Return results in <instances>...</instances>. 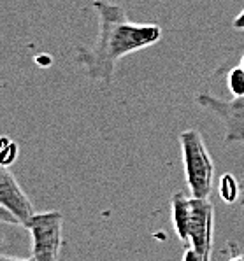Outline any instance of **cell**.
Instances as JSON below:
<instances>
[{
	"label": "cell",
	"instance_id": "1",
	"mask_svg": "<svg viewBox=\"0 0 244 261\" xmlns=\"http://www.w3.org/2000/svg\"><path fill=\"white\" fill-rule=\"evenodd\" d=\"M99 16V35L91 47H78L76 62L91 81L111 83L121 58L155 46L162 39L157 23L130 21L127 11L118 4L95 0L91 4Z\"/></svg>",
	"mask_w": 244,
	"mask_h": 261
},
{
	"label": "cell",
	"instance_id": "2",
	"mask_svg": "<svg viewBox=\"0 0 244 261\" xmlns=\"http://www.w3.org/2000/svg\"><path fill=\"white\" fill-rule=\"evenodd\" d=\"M181 158L185 165L186 184L193 198H209L213 190L214 163L199 130H185L179 134Z\"/></svg>",
	"mask_w": 244,
	"mask_h": 261
},
{
	"label": "cell",
	"instance_id": "3",
	"mask_svg": "<svg viewBox=\"0 0 244 261\" xmlns=\"http://www.w3.org/2000/svg\"><path fill=\"white\" fill-rule=\"evenodd\" d=\"M25 230L32 235L35 261H58L63 242V216L60 212L51 211L35 214L25 224Z\"/></svg>",
	"mask_w": 244,
	"mask_h": 261
},
{
	"label": "cell",
	"instance_id": "4",
	"mask_svg": "<svg viewBox=\"0 0 244 261\" xmlns=\"http://www.w3.org/2000/svg\"><path fill=\"white\" fill-rule=\"evenodd\" d=\"M195 102L206 111L213 112L225 126L227 144H244V98L223 100L211 93L197 95Z\"/></svg>",
	"mask_w": 244,
	"mask_h": 261
},
{
	"label": "cell",
	"instance_id": "5",
	"mask_svg": "<svg viewBox=\"0 0 244 261\" xmlns=\"http://www.w3.org/2000/svg\"><path fill=\"white\" fill-rule=\"evenodd\" d=\"M213 233H214V207L209 198H193L191 196L190 214V244L201 256L211 261L213 254Z\"/></svg>",
	"mask_w": 244,
	"mask_h": 261
},
{
	"label": "cell",
	"instance_id": "6",
	"mask_svg": "<svg viewBox=\"0 0 244 261\" xmlns=\"http://www.w3.org/2000/svg\"><path fill=\"white\" fill-rule=\"evenodd\" d=\"M0 207L9 211L19 221V226L23 228L37 214L30 198L16 180L14 174H11L9 167H2L0 170Z\"/></svg>",
	"mask_w": 244,
	"mask_h": 261
},
{
	"label": "cell",
	"instance_id": "7",
	"mask_svg": "<svg viewBox=\"0 0 244 261\" xmlns=\"http://www.w3.org/2000/svg\"><path fill=\"white\" fill-rule=\"evenodd\" d=\"M190 214H191V196L188 198L183 193L173 196V221L174 230L181 244L188 247L190 244Z\"/></svg>",
	"mask_w": 244,
	"mask_h": 261
},
{
	"label": "cell",
	"instance_id": "8",
	"mask_svg": "<svg viewBox=\"0 0 244 261\" xmlns=\"http://www.w3.org/2000/svg\"><path fill=\"white\" fill-rule=\"evenodd\" d=\"M218 193L225 203H237L241 196V180H237L232 174H223L218 182Z\"/></svg>",
	"mask_w": 244,
	"mask_h": 261
},
{
	"label": "cell",
	"instance_id": "9",
	"mask_svg": "<svg viewBox=\"0 0 244 261\" xmlns=\"http://www.w3.org/2000/svg\"><path fill=\"white\" fill-rule=\"evenodd\" d=\"M227 86L234 98H244V69L241 65L234 67L227 75Z\"/></svg>",
	"mask_w": 244,
	"mask_h": 261
},
{
	"label": "cell",
	"instance_id": "10",
	"mask_svg": "<svg viewBox=\"0 0 244 261\" xmlns=\"http://www.w3.org/2000/svg\"><path fill=\"white\" fill-rule=\"evenodd\" d=\"M0 149H2V156H0V162L2 167H9L13 165L18 158V144L14 140H11L7 135L2 137V144H0Z\"/></svg>",
	"mask_w": 244,
	"mask_h": 261
},
{
	"label": "cell",
	"instance_id": "11",
	"mask_svg": "<svg viewBox=\"0 0 244 261\" xmlns=\"http://www.w3.org/2000/svg\"><path fill=\"white\" fill-rule=\"evenodd\" d=\"M181 261H209V259H206L204 256H201L197 251H195V249L186 247V251H185V254H183Z\"/></svg>",
	"mask_w": 244,
	"mask_h": 261
},
{
	"label": "cell",
	"instance_id": "12",
	"mask_svg": "<svg viewBox=\"0 0 244 261\" xmlns=\"http://www.w3.org/2000/svg\"><path fill=\"white\" fill-rule=\"evenodd\" d=\"M232 27H234L235 30H239V32H244V9L234 18V21H232Z\"/></svg>",
	"mask_w": 244,
	"mask_h": 261
},
{
	"label": "cell",
	"instance_id": "13",
	"mask_svg": "<svg viewBox=\"0 0 244 261\" xmlns=\"http://www.w3.org/2000/svg\"><path fill=\"white\" fill-rule=\"evenodd\" d=\"M0 261H35V258L34 256H32V258H11V256L4 254L2 258H0Z\"/></svg>",
	"mask_w": 244,
	"mask_h": 261
},
{
	"label": "cell",
	"instance_id": "14",
	"mask_svg": "<svg viewBox=\"0 0 244 261\" xmlns=\"http://www.w3.org/2000/svg\"><path fill=\"white\" fill-rule=\"evenodd\" d=\"M239 205L244 207V179L241 180V196H239Z\"/></svg>",
	"mask_w": 244,
	"mask_h": 261
},
{
	"label": "cell",
	"instance_id": "15",
	"mask_svg": "<svg viewBox=\"0 0 244 261\" xmlns=\"http://www.w3.org/2000/svg\"><path fill=\"white\" fill-rule=\"evenodd\" d=\"M229 261H244V254H235V256H232V258Z\"/></svg>",
	"mask_w": 244,
	"mask_h": 261
},
{
	"label": "cell",
	"instance_id": "16",
	"mask_svg": "<svg viewBox=\"0 0 244 261\" xmlns=\"http://www.w3.org/2000/svg\"><path fill=\"white\" fill-rule=\"evenodd\" d=\"M239 65H241L242 69H244V55H242V58H241V63H239Z\"/></svg>",
	"mask_w": 244,
	"mask_h": 261
}]
</instances>
